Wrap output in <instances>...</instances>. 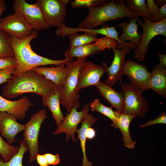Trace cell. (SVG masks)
Listing matches in <instances>:
<instances>
[{"mask_svg": "<svg viewBox=\"0 0 166 166\" xmlns=\"http://www.w3.org/2000/svg\"><path fill=\"white\" fill-rule=\"evenodd\" d=\"M57 87L31 69L20 75H13L3 86L2 92L3 97L7 99L27 93H35L45 98L53 93Z\"/></svg>", "mask_w": 166, "mask_h": 166, "instance_id": "1", "label": "cell"}, {"mask_svg": "<svg viewBox=\"0 0 166 166\" xmlns=\"http://www.w3.org/2000/svg\"><path fill=\"white\" fill-rule=\"evenodd\" d=\"M111 0L89 11L87 16L78 25L81 29H93L105 23L118 18H137L136 13L129 9L123 0Z\"/></svg>", "mask_w": 166, "mask_h": 166, "instance_id": "2", "label": "cell"}, {"mask_svg": "<svg viewBox=\"0 0 166 166\" xmlns=\"http://www.w3.org/2000/svg\"><path fill=\"white\" fill-rule=\"evenodd\" d=\"M86 59H77L65 64L68 71L64 83L60 88V105L66 110L67 113L75 106L78 108L81 106L79 102L80 95L77 89L79 72Z\"/></svg>", "mask_w": 166, "mask_h": 166, "instance_id": "3", "label": "cell"}, {"mask_svg": "<svg viewBox=\"0 0 166 166\" xmlns=\"http://www.w3.org/2000/svg\"><path fill=\"white\" fill-rule=\"evenodd\" d=\"M144 20L143 23L140 19H137L143 31L140 42L135 48L134 54V58L140 62L145 60L148 45L152 39L159 35L166 37V19L156 22L148 19Z\"/></svg>", "mask_w": 166, "mask_h": 166, "instance_id": "4", "label": "cell"}, {"mask_svg": "<svg viewBox=\"0 0 166 166\" xmlns=\"http://www.w3.org/2000/svg\"><path fill=\"white\" fill-rule=\"evenodd\" d=\"M45 109L39 110L30 117L25 124L23 135L28 146L30 153V162L36 160L39 152L38 136L41 125L47 117Z\"/></svg>", "mask_w": 166, "mask_h": 166, "instance_id": "5", "label": "cell"}, {"mask_svg": "<svg viewBox=\"0 0 166 166\" xmlns=\"http://www.w3.org/2000/svg\"><path fill=\"white\" fill-rule=\"evenodd\" d=\"M124 97V110L123 113L140 117L148 112L149 104L142 93L133 88L130 84L121 85Z\"/></svg>", "mask_w": 166, "mask_h": 166, "instance_id": "6", "label": "cell"}, {"mask_svg": "<svg viewBox=\"0 0 166 166\" xmlns=\"http://www.w3.org/2000/svg\"><path fill=\"white\" fill-rule=\"evenodd\" d=\"M14 11L20 14L34 30L37 32L49 29L38 4H31L25 0H14L13 4Z\"/></svg>", "mask_w": 166, "mask_h": 166, "instance_id": "7", "label": "cell"}, {"mask_svg": "<svg viewBox=\"0 0 166 166\" xmlns=\"http://www.w3.org/2000/svg\"><path fill=\"white\" fill-rule=\"evenodd\" d=\"M44 18L49 27H59L64 23L66 16L68 0H37Z\"/></svg>", "mask_w": 166, "mask_h": 166, "instance_id": "8", "label": "cell"}, {"mask_svg": "<svg viewBox=\"0 0 166 166\" xmlns=\"http://www.w3.org/2000/svg\"><path fill=\"white\" fill-rule=\"evenodd\" d=\"M38 36V32L34 30L30 35L25 38L10 36V44L17 63L13 75H19L27 61L35 53L31 47L30 42Z\"/></svg>", "mask_w": 166, "mask_h": 166, "instance_id": "9", "label": "cell"}, {"mask_svg": "<svg viewBox=\"0 0 166 166\" xmlns=\"http://www.w3.org/2000/svg\"><path fill=\"white\" fill-rule=\"evenodd\" d=\"M122 74L127 77L130 85L136 90L142 93L149 89L151 73L145 65L127 60L125 61Z\"/></svg>", "mask_w": 166, "mask_h": 166, "instance_id": "10", "label": "cell"}, {"mask_svg": "<svg viewBox=\"0 0 166 166\" xmlns=\"http://www.w3.org/2000/svg\"><path fill=\"white\" fill-rule=\"evenodd\" d=\"M0 30L10 36L18 38L29 36L34 30L22 15L15 11L1 19Z\"/></svg>", "mask_w": 166, "mask_h": 166, "instance_id": "11", "label": "cell"}, {"mask_svg": "<svg viewBox=\"0 0 166 166\" xmlns=\"http://www.w3.org/2000/svg\"><path fill=\"white\" fill-rule=\"evenodd\" d=\"M78 109L75 106L69 113L64 117L59 125L57 126L56 130L53 132L55 135L62 133L66 134L65 140H69L71 137L74 142L77 141L75 138V133L77 132L78 124L81 122L89 111V104H86L81 111H77Z\"/></svg>", "mask_w": 166, "mask_h": 166, "instance_id": "12", "label": "cell"}, {"mask_svg": "<svg viewBox=\"0 0 166 166\" xmlns=\"http://www.w3.org/2000/svg\"><path fill=\"white\" fill-rule=\"evenodd\" d=\"M106 67L105 63L99 65L85 60L79 72L77 91L79 92L82 89L95 86L101 77L107 73Z\"/></svg>", "mask_w": 166, "mask_h": 166, "instance_id": "13", "label": "cell"}, {"mask_svg": "<svg viewBox=\"0 0 166 166\" xmlns=\"http://www.w3.org/2000/svg\"><path fill=\"white\" fill-rule=\"evenodd\" d=\"M132 49L125 46L118 49H112L114 57L111 65L106 67L108 77L104 83L112 87L118 81L120 85L123 83L121 80L122 71L125 63V58L127 54L130 53Z\"/></svg>", "mask_w": 166, "mask_h": 166, "instance_id": "14", "label": "cell"}, {"mask_svg": "<svg viewBox=\"0 0 166 166\" xmlns=\"http://www.w3.org/2000/svg\"><path fill=\"white\" fill-rule=\"evenodd\" d=\"M34 104L27 97L24 96L16 101H11L0 95V112H6L16 119L23 120L26 113Z\"/></svg>", "mask_w": 166, "mask_h": 166, "instance_id": "15", "label": "cell"}, {"mask_svg": "<svg viewBox=\"0 0 166 166\" xmlns=\"http://www.w3.org/2000/svg\"><path fill=\"white\" fill-rule=\"evenodd\" d=\"M25 124L18 123L17 119L7 112H0V133L2 137L6 139L7 142L11 145L17 139V135L23 131Z\"/></svg>", "mask_w": 166, "mask_h": 166, "instance_id": "16", "label": "cell"}, {"mask_svg": "<svg viewBox=\"0 0 166 166\" xmlns=\"http://www.w3.org/2000/svg\"><path fill=\"white\" fill-rule=\"evenodd\" d=\"M137 18H131L129 23L126 22L119 24L118 26L122 30L121 35L119 37L120 41L127 46L132 49L136 48L140 42L142 34L138 33Z\"/></svg>", "mask_w": 166, "mask_h": 166, "instance_id": "17", "label": "cell"}, {"mask_svg": "<svg viewBox=\"0 0 166 166\" xmlns=\"http://www.w3.org/2000/svg\"><path fill=\"white\" fill-rule=\"evenodd\" d=\"M150 73L148 89L153 90L161 97H166V67L158 64L154 66Z\"/></svg>", "mask_w": 166, "mask_h": 166, "instance_id": "18", "label": "cell"}, {"mask_svg": "<svg viewBox=\"0 0 166 166\" xmlns=\"http://www.w3.org/2000/svg\"><path fill=\"white\" fill-rule=\"evenodd\" d=\"M32 69L41 74L47 79L60 88L64 83L68 71L65 64L56 66L52 65L51 67H38Z\"/></svg>", "mask_w": 166, "mask_h": 166, "instance_id": "19", "label": "cell"}, {"mask_svg": "<svg viewBox=\"0 0 166 166\" xmlns=\"http://www.w3.org/2000/svg\"><path fill=\"white\" fill-rule=\"evenodd\" d=\"M102 96L114 107L116 111L123 113L124 110L123 96L121 92H118L100 81L95 86Z\"/></svg>", "mask_w": 166, "mask_h": 166, "instance_id": "20", "label": "cell"}, {"mask_svg": "<svg viewBox=\"0 0 166 166\" xmlns=\"http://www.w3.org/2000/svg\"><path fill=\"white\" fill-rule=\"evenodd\" d=\"M103 50H104L97 38L93 43L70 48L65 50L64 53L65 58L73 60L74 57L77 59L86 58L90 55Z\"/></svg>", "mask_w": 166, "mask_h": 166, "instance_id": "21", "label": "cell"}, {"mask_svg": "<svg viewBox=\"0 0 166 166\" xmlns=\"http://www.w3.org/2000/svg\"><path fill=\"white\" fill-rule=\"evenodd\" d=\"M117 120L116 123L112 126L115 128H119L123 136L124 146L128 149H133L136 142L131 138L130 134L129 127L131 121L136 117L124 113L117 112Z\"/></svg>", "mask_w": 166, "mask_h": 166, "instance_id": "22", "label": "cell"}, {"mask_svg": "<svg viewBox=\"0 0 166 166\" xmlns=\"http://www.w3.org/2000/svg\"><path fill=\"white\" fill-rule=\"evenodd\" d=\"M61 88L57 87L55 91L49 96L42 98V104L50 111L56 123L58 126L61 123L64 117L60 107Z\"/></svg>", "mask_w": 166, "mask_h": 166, "instance_id": "23", "label": "cell"}, {"mask_svg": "<svg viewBox=\"0 0 166 166\" xmlns=\"http://www.w3.org/2000/svg\"><path fill=\"white\" fill-rule=\"evenodd\" d=\"M97 119L91 114H88L81 122L80 128L77 129V132L78 138L80 142V146L83 154L82 166H92V163L88 160L86 151V131L87 129L91 127L96 121Z\"/></svg>", "mask_w": 166, "mask_h": 166, "instance_id": "24", "label": "cell"}, {"mask_svg": "<svg viewBox=\"0 0 166 166\" xmlns=\"http://www.w3.org/2000/svg\"><path fill=\"white\" fill-rule=\"evenodd\" d=\"M73 60L66 58L62 60H53L42 56L35 53L26 63L19 75L38 67L48 65H58L65 64Z\"/></svg>", "mask_w": 166, "mask_h": 166, "instance_id": "25", "label": "cell"}, {"mask_svg": "<svg viewBox=\"0 0 166 166\" xmlns=\"http://www.w3.org/2000/svg\"><path fill=\"white\" fill-rule=\"evenodd\" d=\"M69 39L70 48L78 47L95 42L97 39L95 34L84 33L83 34L75 33L67 35Z\"/></svg>", "mask_w": 166, "mask_h": 166, "instance_id": "26", "label": "cell"}, {"mask_svg": "<svg viewBox=\"0 0 166 166\" xmlns=\"http://www.w3.org/2000/svg\"><path fill=\"white\" fill-rule=\"evenodd\" d=\"M89 105L92 111L98 112L109 118L113 122L111 126H112L116 123L117 120V112L113 110L112 107L104 105L98 99L94 100Z\"/></svg>", "mask_w": 166, "mask_h": 166, "instance_id": "27", "label": "cell"}, {"mask_svg": "<svg viewBox=\"0 0 166 166\" xmlns=\"http://www.w3.org/2000/svg\"><path fill=\"white\" fill-rule=\"evenodd\" d=\"M18 151L7 162H5L0 158V166H23L22 160L25 153L29 151L27 144L24 140H21L19 143ZM30 166H34L31 165Z\"/></svg>", "mask_w": 166, "mask_h": 166, "instance_id": "28", "label": "cell"}, {"mask_svg": "<svg viewBox=\"0 0 166 166\" xmlns=\"http://www.w3.org/2000/svg\"><path fill=\"white\" fill-rule=\"evenodd\" d=\"M127 6L134 12L138 17L148 19L154 22L149 14L146 1L144 0H126Z\"/></svg>", "mask_w": 166, "mask_h": 166, "instance_id": "29", "label": "cell"}, {"mask_svg": "<svg viewBox=\"0 0 166 166\" xmlns=\"http://www.w3.org/2000/svg\"><path fill=\"white\" fill-rule=\"evenodd\" d=\"M10 36L0 30V58L14 57L10 42Z\"/></svg>", "mask_w": 166, "mask_h": 166, "instance_id": "30", "label": "cell"}, {"mask_svg": "<svg viewBox=\"0 0 166 166\" xmlns=\"http://www.w3.org/2000/svg\"><path fill=\"white\" fill-rule=\"evenodd\" d=\"M19 148V146L15 147L8 144L0 135V154L5 162H8Z\"/></svg>", "mask_w": 166, "mask_h": 166, "instance_id": "31", "label": "cell"}, {"mask_svg": "<svg viewBox=\"0 0 166 166\" xmlns=\"http://www.w3.org/2000/svg\"><path fill=\"white\" fill-rule=\"evenodd\" d=\"M105 0H75L70 3L74 8L82 7L88 9L89 11L106 3Z\"/></svg>", "mask_w": 166, "mask_h": 166, "instance_id": "32", "label": "cell"}, {"mask_svg": "<svg viewBox=\"0 0 166 166\" xmlns=\"http://www.w3.org/2000/svg\"><path fill=\"white\" fill-rule=\"evenodd\" d=\"M146 2L149 15L154 22H158L160 8L153 0H147Z\"/></svg>", "mask_w": 166, "mask_h": 166, "instance_id": "33", "label": "cell"}, {"mask_svg": "<svg viewBox=\"0 0 166 166\" xmlns=\"http://www.w3.org/2000/svg\"><path fill=\"white\" fill-rule=\"evenodd\" d=\"M15 67L0 69V85L7 82L13 75Z\"/></svg>", "mask_w": 166, "mask_h": 166, "instance_id": "34", "label": "cell"}, {"mask_svg": "<svg viewBox=\"0 0 166 166\" xmlns=\"http://www.w3.org/2000/svg\"><path fill=\"white\" fill-rule=\"evenodd\" d=\"M17 63L14 57L0 58V69L15 67Z\"/></svg>", "mask_w": 166, "mask_h": 166, "instance_id": "35", "label": "cell"}, {"mask_svg": "<svg viewBox=\"0 0 166 166\" xmlns=\"http://www.w3.org/2000/svg\"><path fill=\"white\" fill-rule=\"evenodd\" d=\"M159 124H166V113L164 112L162 113L157 118L152 120H150L147 122L140 125L139 127L144 128Z\"/></svg>", "mask_w": 166, "mask_h": 166, "instance_id": "36", "label": "cell"}, {"mask_svg": "<svg viewBox=\"0 0 166 166\" xmlns=\"http://www.w3.org/2000/svg\"><path fill=\"white\" fill-rule=\"evenodd\" d=\"M44 155L47 160L49 165H56L61 162L58 153L54 155L50 153H46Z\"/></svg>", "mask_w": 166, "mask_h": 166, "instance_id": "37", "label": "cell"}, {"mask_svg": "<svg viewBox=\"0 0 166 166\" xmlns=\"http://www.w3.org/2000/svg\"><path fill=\"white\" fill-rule=\"evenodd\" d=\"M36 160L39 166H48L47 160L43 154L38 153L36 157Z\"/></svg>", "mask_w": 166, "mask_h": 166, "instance_id": "38", "label": "cell"}, {"mask_svg": "<svg viewBox=\"0 0 166 166\" xmlns=\"http://www.w3.org/2000/svg\"><path fill=\"white\" fill-rule=\"evenodd\" d=\"M166 19V4L160 8L158 22Z\"/></svg>", "mask_w": 166, "mask_h": 166, "instance_id": "39", "label": "cell"}, {"mask_svg": "<svg viewBox=\"0 0 166 166\" xmlns=\"http://www.w3.org/2000/svg\"><path fill=\"white\" fill-rule=\"evenodd\" d=\"M86 139L91 140L95 137L96 132L93 128L89 127L86 130Z\"/></svg>", "mask_w": 166, "mask_h": 166, "instance_id": "40", "label": "cell"}, {"mask_svg": "<svg viewBox=\"0 0 166 166\" xmlns=\"http://www.w3.org/2000/svg\"><path fill=\"white\" fill-rule=\"evenodd\" d=\"M158 55L159 59V64L166 67V55L158 52Z\"/></svg>", "mask_w": 166, "mask_h": 166, "instance_id": "41", "label": "cell"}, {"mask_svg": "<svg viewBox=\"0 0 166 166\" xmlns=\"http://www.w3.org/2000/svg\"><path fill=\"white\" fill-rule=\"evenodd\" d=\"M6 8V5L4 0H0V20L1 17L2 13Z\"/></svg>", "mask_w": 166, "mask_h": 166, "instance_id": "42", "label": "cell"}, {"mask_svg": "<svg viewBox=\"0 0 166 166\" xmlns=\"http://www.w3.org/2000/svg\"><path fill=\"white\" fill-rule=\"evenodd\" d=\"M155 3L159 7L160 6V7L166 4V1L165 0H155L154 1Z\"/></svg>", "mask_w": 166, "mask_h": 166, "instance_id": "43", "label": "cell"}]
</instances>
